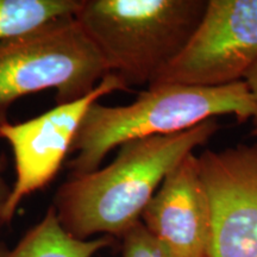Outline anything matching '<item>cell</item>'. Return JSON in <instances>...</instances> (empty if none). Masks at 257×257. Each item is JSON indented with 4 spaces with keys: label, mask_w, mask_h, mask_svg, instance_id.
I'll use <instances>...</instances> for the list:
<instances>
[{
    "label": "cell",
    "mask_w": 257,
    "mask_h": 257,
    "mask_svg": "<svg viewBox=\"0 0 257 257\" xmlns=\"http://www.w3.org/2000/svg\"><path fill=\"white\" fill-rule=\"evenodd\" d=\"M219 130L217 118L181 133L128 141L110 165L70 175L53 206L63 229L79 239L95 234L121 238L141 221L166 176Z\"/></svg>",
    "instance_id": "obj_1"
},
{
    "label": "cell",
    "mask_w": 257,
    "mask_h": 257,
    "mask_svg": "<svg viewBox=\"0 0 257 257\" xmlns=\"http://www.w3.org/2000/svg\"><path fill=\"white\" fill-rule=\"evenodd\" d=\"M225 114L257 124V100L244 81L217 87L161 83L148 86L128 105L95 101L80 125L70 150L75 157L67 167L70 175L88 174L128 141L178 134Z\"/></svg>",
    "instance_id": "obj_2"
},
{
    "label": "cell",
    "mask_w": 257,
    "mask_h": 257,
    "mask_svg": "<svg viewBox=\"0 0 257 257\" xmlns=\"http://www.w3.org/2000/svg\"><path fill=\"white\" fill-rule=\"evenodd\" d=\"M207 0H80L74 15L108 73L149 85L188 44Z\"/></svg>",
    "instance_id": "obj_3"
},
{
    "label": "cell",
    "mask_w": 257,
    "mask_h": 257,
    "mask_svg": "<svg viewBox=\"0 0 257 257\" xmlns=\"http://www.w3.org/2000/svg\"><path fill=\"white\" fill-rule=\"evenodd\" d=\"M104 61L75 17L0 41V125L18 99L54 89L56 105L83 98L107 75Z\"/></svg>",
    "instance_id": "obj_4"
},
{
    "label": "cell",
    "mask_w": 257,
    "mask_h": 257,
    "mask_svg": "<svg viewBox=\"0 0 257 257\" xmlns=\"http://www.w3.org/2000/svg\"><path fill=\"white\" fill-rule=\"evenodd\" d=\"M256 62L257 0H207L187 46L148 86L230 85Z\"/></svg>",
    "instance_id": "obj_5"
},
{
    "label": "cell",
    "mask_w": 257,
    "mask_h": 257,
    "mask_svg": "<svg viewBox=\"0 0 257 257\" xmlns=\"http://www.w3.org/2000/svg\"><path fill=\"white\" fill-rule=\"evenodd\" d=\"M117 91H128V88L119 76L108 73L81 99L56 105L23 123L8 121L0 125V138L11 147L16 172L0 225L11 223L23 199L43 189L55 179L72 150L88 108L104 95Z\"/></svg>",
    "instance_id": "obj_6"
},
{
    "label": "cell",
    "mask_w": 257,
    "mask_h": 257,
    "mask_svg": "<svg viewBox=\"0 0 257 257\" xmlns=\"http://www.w3.org/2000/svg\"><path fill=\"white\" fill-rule=\"evenodd\" d=\"M211 202L210 257H257V143L198 156Z\"/></svg>",
    "instance_id": "obj_7"
},
{
    "label": "cell",
    "mask_w": 257,
    "mask_h": 257,
    "mask_svg": "<svg viewBox=\"0 0 257 257\" xmlns=\"http://www.w3.org/2000/svg\"><path fill=\"white\" fill-rule=\"evenodd\" d=\"M141 221L172 257H210L211 202L194 153L166 176Z\"/></svg>",
    "instance_id": "obj_8"
},
{
    "label": "cell",
    "mask_w": 257,
    "mask_h": 257,
    "mask_svg": "<svg viewBox=\"0 0 257 257\" xmlns=\"http://www.w3.org/2000/svg\"><path fill=\"white\" fill-rule=\"evenodd\" d=\"M113 243L108 236L79 239L61 225L53 206L14 248L0 244V257H93Z\"/></svg>",
    "instance_id": "obj_9"
},
{
    "label": "cell",
    "mask_w": 257,
    "mask_h": 257,
    "mask_svg": "<svg viewBox=\"0 0 257 257\" xmlns=\"http://www.w3.org/2000/svg\"><path fill=\"white\" fill-rule=\"evenodd\" d=\"M80 0H0V41L12 40L78 11Z\"/></svg>",
    "instance_id": "obj_10"
},
{
    "label": "cell",
    "mask_w": 257,
    "mask_h": 257,
    "mask_svg": "<svg viewBox=\"0 0 257 257\" xmlns=\"http://www.w3.org/2000/svg\"><path fill=\"white\" fill-rule=\"evenodd\" d=\"M121 257H172L149 233L142 221L121 237Z\"/></svg>",
    "instance_id": "obj_11"
},
{
    "label": "cell",
    "mask_w": 257,
    "mask_h": 257,
    "mask_svg": "<svg viewBox=\"0 0 257 257\" xmlns=\"http://www.w3.org/2000/svg\"><path fill=\"white\" fill-rule=\"evenodd\" d=\"M6 166V160L4 155L0 156V220H2L3 212H4L5 205L8 202L11 187H9L4 179V170Z\"/></svg>",
    "instance_id": "obj_12"
},
{
    "label": "cell",
    "mask_w": 257,
    "mask_h": 257,
    "mask_svg": "<svg viewBox=\"0 0 257 257\" xmlns=\"http://www.w3.org/2000/svg\"><path fill=\"white\" fill-rule=\"evenodd\" d=\"M243 81L245 82L246 87L249 88L250 93H251L253 98L257 100V62L253 64L251 68L249 69V72L245 74Z\"/></svg>",
    "instance_id": "obj_13"
},
{
    "label": "cell",
    "mask_w": 257,
    "mask_h": 257,
    "mask_svg": "<svg viewBox=\"0 0 257 257\" xmlns=\"http://www.w3.org/2000/svg\"><path fill=\"white\" fill-rule=\"evenodd\" d=\"M255 126H256V127H255V130H253V134H255V135H257V124L255 125Z\"/></svg>",
    "instance_id": "obj_14"
}]
</instances>
